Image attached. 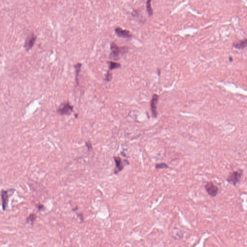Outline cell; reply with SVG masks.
Segmentation results:
<instances>
[{
    "label": "cell",
    "instance_id": "cell-1",
    "mask_svg": "<svg viewBox=\"0 0 247 247\" xmlns=\"http://www.w3.org/2000/svg\"><path fill=\"white\" fill-rule=\"evenodd\" d=\"M243 172V171L242 169H238L237 171H234L230 173L227 177V182L235 186L240 182Z\"/></svg>",
    "mask_w": 247,
    "mask_h": 247
},
{
    "label": "cell",
    "instance_id": "cell-2",
    "mask_svg": "<svg viewBox=\"0 0 247 247\" xmlns=\"http://www.w3.org/2000/svg\"><path fill=\"white\" fill-rule=\"evenodd\" d=\"M73 107L69 102L62 103L57 110V112L61 116H69L73 112Z\"/></svg>",
    "mask_w": 247,
    "mask_h": 247
},
{
    "label": "cell",
    "instance_id": "cell-3",
    "mask_svg": "<svg viewBox=\"0 0 247 247\" xmlns=\"http://www.w3.org/2000/svg\"><path fill=\"white\" fill-rule=\"evenodd\" d=\"M205 189L208 194L210 197H216L218 194L219 189L217 185H215L212 182H208L205 185Z\"/></svg>",
    "mask_w": 247,
    "mask_h": 247
},
{
    "label": "cell",
    "instance_id": "cell-4",
    "mask_svg": "<svg viewBox=\"0 0 247 247\" xmlns=\"http://www.w3.org/2000/svg\"><path fill=\"white\" fill-rule=\"evenodd\" d=\"M15 191V189H10L8 190H2L1 192V196L2 200V208L3 211H6L8 206L9 197L12 195V194H9L11 192H14Z\"/></svg>",
    "mask_w": 247,
    "mask_h": 247
},
{
    "label": "cell",
    "instance_id": "cell-5",
    "mask_svg": "<svg viewBox=\"0 0 247 247\" xmlns=\"http://www.w3.org/2000/svg\"><path fill=\"white\" fill-rule=\"evenodd\" d=\"M113 159L116 162V168L115 171V173L116 174L122 171L125 165L129 164V162L127 160H124V162H123L120 157H113Z\"/></svg>",
    "mask_w": 247,
    "mask_h": 247
},
{
    "label": "cell",
    "instance_id": "cell-6",
    "mask_svg": "<svg viewBox=\"0 0 247 247\" xmlns=\"http://www.w3.org/2000/svg\"><path fill=\"white\" fill-rule=\"evenodd\" d=\"M36 39V36L33 33H32L31 35H30L27 37L25 42L24 44V48H25L26 50H30L32 48L35 43Z\"/></svg>",
    "mask_w": 247,
    "mask_h": 247
},
{
    "label": "cell",
    "instance_id": "cell-7",
    "mask_svg": "<svg viewBox=\"0 0 247 247\" xmlns=\"http://www.w3.org/2000/svg\"><path fill=\"white\" fill-rule=\"evenodd\" d=\"M111 54L110 55V57L111 58L114 59L117 61L119 57V55L121 53V50L120 48L118 47V46L115 43V42H112L111 44Z\"/></svg>",
    "mask_w": 247,
    "mask_h": 247
},
{
    "label": "cell",
    "instance_id": "cell-8",
    "mask_svg": "<svg viewBox=\"0 0 247 247\" xmlns=\"http://www.w3.org/2000/svg\"><path fill=\"white\" fill-rule=\"evenodd\" d=\"M158 96L157 94H154L153 97L152 99L151 100V112L152 113L153 116V117H157V103L158 101Z\"/></svg>",
    "mask_w": 247,
    "mask_h": 247
},
{
    "label": "cell",
    "instance_id": "cell-9",
    "mask_svg": "<svg viewBox=\"0 0 247 247\" xmlns=\"http://www.w3.org/2000/svg\"><path fill=\"white\" fill-rule=\"evenodd\" d=\"M115 32L117 35L122 38H131L132 37V35L129 31L126 30H123L120 28H117L115 29Z\"/></svg>",
    "mask_w": 247,
    "mask_h": 247
},
{
    "label": "cell",
    "instance_id": "cell-10",
    "mask_svg": "<svg viewBox=\"0 0 247 247\" xmlns=\"http://www.w3.org/2000/svg\"><path fill=\"white\" fill-rule=\"evenodd\" d=\"M247 39L239 41L238 42H234L233 44L234 47L239 49V50H243L247 46Z\"/></svg>",
    "mask_w": 247,
    "mask_h": 247
},
{
    "label": "cell",
    "instance_id": "cell-11",
    "mask_svg": "<svg viewBox=\"0 0 247 247\" xmlns=\"http://www.w3.org/2000/svg\"><path fill=\"white\" fill-rule=\"evenodd\" d=\"M82 64L81 63H77L74 66L75 70H76V81L77 85H79V76L80 73V70L81 69V67Z\"/></svg>",
    "mask_w": 247,
    "mask_h": 247
},
{
    "label": "cell",
    "instance_id": "cell-12",
    "mask_svg": "<svg viewBox=\"0 0 247 247\" xmlns=\"http://www.w3.org/2000/svg\"><path fill=\"white\" fill-rule=\"evenodd\" d=\"M108 63H109V71H110L119 69L121 67L120 63H117L116 62L109 61Z\"/></svg>",
    "mask_w": 247,
    "mask_h": 247
},
{
    "label": "cell",
    "instance_id": "cell-13",
    "mask_svg": "<svg viewBox=\"0 0 247 247\" xmlns=\"http://www.w3.org/2000/svg\"><path fill=\"white\" fill-rule=\"evenodd\" d=\"M37 219V216L34 213H31L29 215V217L27 218L26 223H30L33 225L34 222L36 221Z\"/></svg>",
    "mask_w": 247,
    "mask_h": 247
},
{
    "label": "cell",
    "instance_id": "cell-14",
    "mask_svg": "<svg viewBox=\"0 0 247 247\" xmlns=\"http://www.w3.org/2000/svg\"><path fill=\"white\" fill-rule=\"evenodd\" d=\"M146 10L149 16H152L153 15V10L151 6V0H147Z\"/></svg>",
    "mask_w": 247,
    "mask_h": 247
},
{
    "label": "cell",
    "instance_id": "cell-15",
    "mask_svg": "<svg viewBox=\"0 0 247 247\" xmlns=\"http://www.w3.org/2000/svg\"><path fill=\"white\" fill-rule=\"evenodd\" d=\"M155 168L156 169H164V168H169V167L167 164L165 163H157L155 165Z\"/></svg>",
    "mask_w": 247,
    "mask_h": 247
},
{
    "label": "cell",
    "instance_id": "cell-16",
    "mask_svg": "<svg viewBox=\"0 0 247 247\" xmlns=\"http://www.w3.org/2000/svg\"><path fill=\"white\" fill-rule=\"evenodd\" d=\"M112 79V74L111 73L110 71H108L105 76V80L107 82H109L111 81Z\"/></svg>",
    "mask_w": 247,
    "mask_h": 247
},
{
    "label": "cell",
    "instance_id": "cell-17",
    "mask_svg": "<svg viewBox=\"0 0 247 247\" xmlns=\"http://www.w3.org/2000/svg\"><path fill=\"white\" fill-rule=\"evenodd\" d=\"M86 145L87 147L88 151H90L92 149V146L91 143L90 142H86Z\"/></svg>",
    "mask_w": 247,
    "mask_h": 247
},
{
    "label": "cell",
    "instance_id": "cell-18",
    "mask_svg": "<svg viewBox=\"0 0 247 247\" xmlns=\"http://www.w3.org/2000/svg\"><path fill=\"white\" fill-rule=\"evenodd\" d=\"M37 207L38 208V209H39V211H44V209H45V207H44V205H38L37 206Z\"/></svg>",
    "mask_w": 247,
    "mask_h": 247
}]
</instances>
